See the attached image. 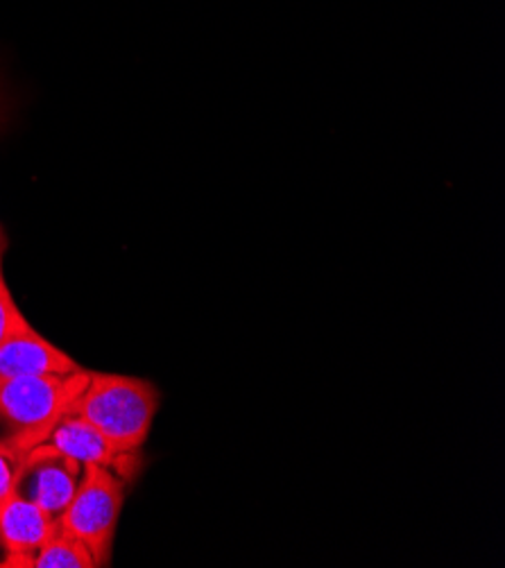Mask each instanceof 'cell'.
<instances>
[{
  "label": "cell",
  "instance_id": "cell-1",
  "mask_svg": "<svg viewBox=\"0 0 505 568\" xmlns=\"http://www.w3.org/2000/svg\"><path fill=\"white\" fill-rule=\"evenodd\" d=\"M159 404L161 394L150 381L89 372V381L69 413L95 426L114 448L134 453L148 439Z\"/></svg>",
  "mask_w": 505,
  "mask_h": 568
},
{
  "label": "cell",
  "instance_id": "cell-2",
  "mask_svg": "<svg viewBox=\"0 0 505 568\" xmlns=\"http://www.w3.org/2000/svg\"><path fill=\"white\" fill-rule=\"evenodd\" d=\"M89 381V369L46 376H0V417L12 426V439L30 450L48 442L54 426L69 415Z\"/></svg>",
  "mask_w": 505,
  "mask_h": 568
},
{
  "label": "cell",
  "instance_id": "cell-3",
  "mask_svg": "<svg viewBox=\"0 0 505 568\" xmlns=\"http://www.w3.org/2000/svg\"><path fill=\"white\" fill-rule=\"evenodd\" d=\"M125 485L121 476L98 465H84L80 485L58 517L60 530L80 539L93 555L95 566H107L114 550L117 526L125 503Z\"/></svg>",
  "mask_w": 505,
  "mask_h": 568
},
{
  "label": "cell",
  "instance_id": "cell-4",
  "mask_svg": "<svg viewBox=\"0 0 505 568\" xmlns=\"http://www.w3.org/2000/svg\"><path fill=\"white\" fill-rule=\"evenodd\" d=\"M82 478V465L50 442L37 444L26 453L17 494L60 517L71 503Z\"/></svg>",
  "mask_w": 505,
  "mask_h": 568
},
{
  "label": "cell",
  "instance_id": "cell-5",
  "mask_svg": "<svg viewBox=\"0 0 505 568\" xmlns=\"http://www.w3.org/2000/svg\"><path fill=\"white\" fill-rule=\"evenodd\" d=\"M60 530L58 517L14 494L0 503V546L6 550L3 568H32L34 555Z\"/></svg>",
  "mask_w": 505,
  "mask_h": 568
},
{
  "label": "cell",
  "instance_id": "cell-6",
  "mask_svg": "<svg viewBox=\"0 0 505 568\" xmlns=\"http://www.w3.org/2000/svg\"><path fill=\"white\" fill-rule=\"evenodd\" d=\"M48 442L58 446L69 458L84 465H98L104 469H111L123 480H130L139 474L143 458L141 450L123 453L109 444V439L89 422H84L78 415H64L60 424L54 426Z\"/></svg>",
  "mask_w": 505,
  "mask_h": 568
},
{
  "label": "cell",
  "instance_id": "cell-7",
  "mask_svg": "<svg viewBox=\"0 0 505 568\" xmlns=\"http://www.w3.org/2000/svg\"><path fill=\"white\" fill-rule=\"evenodd\" d=\"M82 367L60 347L37 333L28 322L0 345V376L73 374Z\"/></svg>",
  "mask_w": 505,
  "mask_h": 568
},
{
  "label": "cell",
  "instance_id": "cell-8",
  "mask_svg": "<svg viewBox=\"0 0 505 568\" xmlns=\"http://www.w3.org/2000/svg\"><path fill=\"white\" fill-rule=\"evenodd\" d=\"M32 568H95V559L80 539L58 530L34 555Z\"/></svg>",
  "mask_w": 505,
  "mask_h": 568
},
{
  "label": "cell",
  "instance_id": "cell-9",
  "mask_svg": "<svg viewBox=\"0 0 505 568\" xmlns=\"http://www.w3.org/2000/svg\"><path fill=\"white\" fill-rule=\"evenodd\" d=\"M26 453L12 439H0V503L17 494Z\"/></svg>",
  "mask_w": 505,
  "mask_h": 568
},
{
  "label": "cell",
  "instance_id": "cell-10",
  "mask_svg": "<svg viewBox=\"0 0 505 568\" xmlns=\"http://www.w3.org/2000/svg\"><path fill=\"white\" fill-rule=\"evenodd\" d=\"M26 324H28V320L12 297V291L8 286L6 274H3V263H0V345H3L12 333L23 328Z\"/></svg>",
  "mask_w": 505,
  "mask_h": 568
},
{
  "label": "cell",
  "instance_id": "cell-11",
  "mask_svg": "<svg viewBox=\"0 0 505 568\" xmlns=\"http://www.w3.org/2000/svg\"><path fill=\"white\" fill-rule=\"evenodd\" d=\"M6 250V236H3V230H0V252Z\"/></svg>",
  "mask_w": 505,
  "mask_h": 568
}]
</instances>
